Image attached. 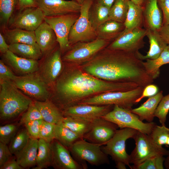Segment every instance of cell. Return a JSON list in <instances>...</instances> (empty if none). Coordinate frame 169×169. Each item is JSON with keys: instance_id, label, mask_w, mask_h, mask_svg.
Masks as SVG:
<instances>
[{"instance_id": "cell-11", "label": "cell", "mask_w": 169, "mask_h": 169, "mask_svg": "<svg viewBox=\"0 0 169 169\" xmlns=\"http://www.w3.org/2000/svg\"><path fill=\"white\" fill-rule=\"evenodd\" d=\"M35 73L21 76H16L12 81L24 94L34 100L45 101L49 98L47 84L38 74Z\"/></svg>"}, {"instance_id": "cell-6", "label": "cell", "mask_w": 169, "mask_h": 169, "mask_svg": "<svg viewBox=\"0 0 169 169\" xmlns=\"http://www.w3.org/2000/svg\"><path fill=\"white\" fill-rule=\"evenodd\" d=\"M136 146L130 155V164L137 165L151 157L167 156L169 151L157 144L150 135L138 131L134 138Z\"/></svg>"}, {"instance_id": "cell-57", "label": "cell", "mask_w": 169, "mask_h": 169, "mask_svg": "<svg viewBox=\"0 0 169 169\" xmlns=\"http://www.w3.org/2000/svg\"><path fill=\"white\" fill-rule=\"evenodd\" d=\"M135 4L143 6L145 0H130Z\"/></svg>"}, {"instance_id": "cell-58", "label": "cell", "mask_w": 169, "mask_h": 169, "mask_svg": "<svg viewBox=\"0 0 169 169\" xmlns=\"http://www.w3.org/2000/svg\"><path fill=\"white\" fill-rule=\"evenodd\" d=\"M80 4H81L84 0H74Z\"/></svg>"}, {"instance_id": "cell-39", "label": "cell", "mask_w": 169, "mask_h": 169, "mask_svg": "<svg viewBox=\"0 0 169 169\" xmlns=\"http://www.w3.org/2000/svg\"><path fill=\"white\" fill-rule=\"evenodd\" d=\"M154 141L158 145L169 146V128L165 125H156L150 134Z\"/></svg>"}, {"instance_id": "cell-23", "label": "cell", "mask_w": 169, "mask_h": 169, "mask_svg": "<svg viewBox=\"0 0 169 169\" xmlns=\"http://www.w3.org/2000/svg\"><path fill=\"white\" fill-rule=\"evenodd\" d=\"M146 36L148 38L150 44L148 51L145 55H142L139 51L136 53V54L141 60L155 59L160 55L167 44L162 38L158 31L147 30Z\"/></svg>"}, {"instance_id": "cell-51", "label": "cell", "mask_w": 169, "mask_h": 169, "mask_svg": "<svg viewBox=\"0 0 169 169\" xmlns=\"http://www.w3.org/2000/svg\"><path fill=\"white\" fill-rule=\"evenodd\" d=\"M18 10H21L28 7H37V0H18Z\"/></svg>"}, {"instance_id": "cell-47", "label": "cell", "mask_w": 169, "mask_h": 169, "mask_svg": "<svg viewBox=\"0 0 169 169\" xmlns=\"http://www.w3.org/2000/svg\"><path fill=\"white\" fill-rule=\"evenodd\" d=\"M16 76L11 70L5 64L3 61L0 60V81L6 80L13 81Z\"/></svg>"}, {"instance_id": "cell-5", "label": "cell", "mask_w": 169, "mask_h": 169, "mask_svg": "<svg viewBox=\"0 0 169 169\" xmlns=\"http://www.w3.org/2000/svg\"><path fill=\"white\" fill-rule=\"evenodd\" d=\"M101 146L82 138L75 142L68 149L73 158L81 164L84 169H86L88 168L86 162L96 166L110 164L108 155L102 151Z\"/></svg>"}, {"instance_id": "cell-13", "label": "cell", "mask_w": 169, "mask_h": 169, "mask_svg": "<svg viewBox=\"0 0 169 169\" xmlns=\"http://www.w3.org/2000/svg\"><path fill=\"white\" fill-rule=\"evenodd\" d=\"M45 15L39 7H28L18 10L9 20L7 27L33 31L44 21Z\"/></svg>"}, {"instance_id": "cell-34", "label": "cell", "mask_w": 169, "mask_h": 169, "mask_svg": "<svg viewBox=\"0 0 169 169\" xmlns=\"http://www.w3.org/2000/svg\"><path fill=\"white\" fill-rule=\"evenodd\" d=\"M9 50L23 58L37 60L43 55L39 46L24 43H14L9 45Z\"/></svg>"}, {"instance_id": "cell-31", "label": "cell", "mask_w": 169, "mask_h": 169, "mask_svg": "<svg viewBox=\"0 0 169 169\" xmlns=\"http://www.w3.org/2000/svg\"><path fill=\"white\" fill-rule=\"evenodd\" d=\"M145 60V62H142L143 65L148 75L155 79L159 76L161 66L169 64V45L166 46L157 58Z\"/></svg>"}, {"instance_id": "cell-38", "label": "cell", "mask_w": 169, "mask_h": 169, "mask_svg": "<svg viewBox=\"0 0 169 169\" xmlns=\"http://www.w3.org/2000/svg\"><path fill=\"white\" fill-rule=\"evenodd\" d=\"M30 137L26 128L18 131L9 143L8 147L12 154L15 156L23 149Z\"/></svg>"}, {"instance_id": "cell-28", "label": "cell", "mask_w": 169, "mask_h": 169, "mask_svg": "<svg viewBox=\"0 0 169 169\" xmlns=\"http://www.w3.org/2000/svg\"><path fill=\"white\" fill-rule=\"evenodd\" d=\"M129 8L124 23L125 28L121 33H126L143 26V7L128 0Z\"/></svg>"}, {"instance_id": "cell-20", "label": "cell", "mask_w": 169, "mask_h": 169, "mask_svg": "<svg viewBox=\"0 0 169 169\" xmlns=\"http://www.w3.org/2000/svg\"><path fill=\"white\" fill-rule=\"evenodd\" d=\"M142 6L144 28L159 31L163 25V17L158 0H145Z\"/></svg>"}, {"instance_id": "cell-35", "label": "cell", "mask_w": 169, "mask_h": 169, "mask_svg": "<svg viewBox=\"0 0 169 169\" xmlns=\"http://www.w3.org/2000/svg\"><path fill=\"white\" fill-rule=\"evenodd\" d=\"M51 155L50 143L44 140L38 139V149L37 155L36 166L33 169H43L51 166Z\"/></svg>"}, {"instance_id": "cell-42", "label": "cell", "mask_w": 169, "mask_h": 169, "mask_svg": "<svg viewBox=\"0 0 169 169\" xmlns=\"http://www.w3.org/2000/svg\"><path fill=\"white\" fill-rule=\"evenodd\" d=\"M18 126L14 124H8L0 127V142L9 144L18 131Z\"/></svg>"}, {"instance_id": "cell-33", "label": "cell", "mask_w": 169, "mask_h": 169, "mask_svg": "<svg viewBox=\"0 0 169 169\" xmlns=\"http://www.w3.org/2000/svg\"><path fill=\"white\" fill-rule=\"evenodd\" d=\"M54 139L68 149L76 141L83 138L65 126L61 121L56 124Z\"/></svg>"}, {"instance_id": "cell-55", "label": "cell", "mask_w": 169, "mask_h": 169, "mask_svg": "<svg viewBox=\"0 0 169 169\" xmlns=\"http://www.w3.org/2000/svg\"><path fill=\"white\" fill-rule=\"evenodd\" d=\"M115 167L118 169H126V165L122 162H118L115 163Z\"/></svg>"}, {"instance_id": "cell-12", "label": "cell", "mask_w": 169, "mask_h": 169, "mask_svg": "<svg viewBox=\"0 0 169 169\" xmlns=\"http://www.w3.org/2000/svg\"><path fill=\"white\" fill-rule=\"evenodd\" d=\"M79 13H73L53 16H45L44 21L54 31L61 53L71 48L69 35L72 26L79 18Z\"/></svg>"}, {"instance_id": "cell-59", "label": "cell", "mask_w": 169, "mask_h": 169, "mask_svg": "<svg viewBox=\"0 0 169 169\" xmlns=\"http://www.w3.org/2000/svg\"><path fill=\"white\" fill-rule=\"evenodd\" d=\"M159 1H162V0H159Z\"/></svg>"}, {"instance_id": "cell-10", "label": "cell", "mask_w": 169, "mask_h": 169, "mask_svg": "<svg viewBox=\"0 0 169 169\" xmlns=\"http://www.w3.org/2000/svg\"><path fill=\"white\" fill-rule=\"evenodd\" d=\"M109 43L98 38L91 41L78 42L64 55L62 60L75 64L86 63L103 49Z\"/></svg>"}, {"instance_id": "cell-26", "label": "cell", "mask_w": 169, "mask_h": 169, "mask_svg": "<svg viewBox=\"0 0 169 169\" xmlns=\"http://www.w3.org/2000/svg\"><path fill=\"white\" fill-rule=\"evenodd\" d=\"M163 91L158 92L156 95L149 97L139 107L132 109L131 111L139 117L143 121L146 120L148 122H152L156 110L163 96Z\"/></svg>"}, {"instance_id": "cell-3", "label": "cell", "mask_w": 169, "mask_h": 169, "mask_svg": "<svg viewBox=\"0 0 169 169\" xmlns=\"http://www.w3.org/2000/svg\"><path fill=\"white\" fill-rule=\"evenodd\" d=\"M0 82V119L8 120L26 111L33 101L22 92L12 80Z\"/></svg>"}, {"instance_id": "cell-49", "label": "cell", "mask_w": 169, "mask_h": 169, "mask_svg": "<svg viewBox=\"0 0 169 169\" xmlns=\"http://www.w3.org/2000/svg\"><path fill=\"white\" fill-rule=\"evenodd\" d=\"M158 2L163 13V25H169V0H158Z\"/></svg>"}, {"instance_id": "cell-14", "label": "cell", "mask_w": 169, "mask_h": 169, "mask_svg": "<svg viewBox=\"0 0 169 169\" xmlns=\"http://www.w3.org/2000/svg\"><path fill=\"white\" fill-rule=\"evenodd\" d=\"M146 33L147 30L142 27L136 28L126 33H121L107 48L136 53L144 47V38Z\"/></svg>"}, {"instance_id": "cell-17", "label": "cell", "mask_w": 169, "mask_h": 169, "mask_svg": "<svg viewBox=\"0 0 169 169\" xmlns=\"http://www.w3.org/2000/svg\"><path fill=\"white\" fill-rule=\"evenodd\" d=\"M37 7L45 16L79 13L81 5L74 0H37Z\"/></svg>"}, {"instance_id": "cell-2", "label": "cell", "mask_w": 169, "mask_h": 169, "mask_svg": "<svg viewBox=\"0 0 169 169\" xmlns=\"http://www.w3.org/2000/svg\"><path fill=\"white\" fill-rule=\"evenodd\" d=\"M139 86L132 83L113 82L102 80L76 68L66 70L55 84V102L63 110L83 100L107 92L127 91Z\"/></svg>"}, {"instance_id": "cell-25", "label": "cell", "mask_w": 169, "mask_h": 169, "mask_svg": "<svg viewBox=\"0 0 169 169\" xmlns=\"http://www.w3.org/2000/svg\"><path fill=\"white\" fill-rule=\"evenodd\" d=\"M38 142V139L30 136L26 146L15 155L18 163L24 169L36 165Z\"/></svg>"}, {"instance_id": "cell-19", "label": "cell", "mask_w": 169, "mask_h": 169, "mask_svg": "<svg viewBox=\"0 0 169 169\" xmlns=\"http://www.w3.org/2000/svg\"><path fill=\"white\" fill-rule=\"evenodd\" d=\"M51 166L56 169H84L71 156L69 149L54 139L50 143Z\"/></svg>"}, {"instance_id": "cell-29", "label": "cell", "mask_w": 169, "mask_h": 169, "mask_svg": "<svg viewBox=\"0 0 169 169\" xmlns=\"http://www.w3.org/2000/svg\"><path fill=\"white\" fill-rule=\"evenodd\" d=\"M125 28L124 23L109 19L96 30L97 38L108 41L115 39Z\"/></svg>"}, {"instance_id": "cell-44", "label": "cell", "mask_w": 169, "mask_h": 169, "mask_svg": "<svg viewBox=\"0 0 169 169\" xmlns=\"http://www.w3.org/2000/svg\"><path fill=\"white\" fill-rule=\"evenodd\" d=\"M55 124L44 120L41 126L39 139H42L50 143L54 139V129Z\"/></svg>"}, {"instance_id": "cell-30", "label": "cell", "mask_w": 169, "mask_h": 169, "mask_svg": "<svg viewBox=\"0 0 169 169\" xmlns=\"http://www.w3.org/2000/svg\"><path fill=\"white\" fill-rule=\"evenodd\" d=\"M95 119L67 116L64 117L62 121L65 126L83 138L91 129Z\"/></svg>"}, {"instance_id": "cell-1", "label": "cell", "mask_w": 169, "mask_h": 169, "mask_svg": "<svg viewBox=\"0 0 169 169\" xmlns=\"http://www.w3.org/2000/svg\"><path fill=\"white\" fill-rule=\"evenodd\" d=\"M101 51L82 66L83 71L102 80L144 88L153 82L136 53L107 48Z\"/></svg>"}, {"instance_id": "cell-4", "label": "cell", "mask_w": 169, "mask_h": 169, "mask_svg": "<svg viewBox=\"0 0 169 169\" xmlns=\"http://www.w3.org/2000/svg\"><path fill=\"white\" fill-rule=\"evenodd\" d=\"M144 87L138 86L127 91H109L100 93L86 98L78 104L96 105H117L131 110L136 104V100L141 96Z\"/></svg>"}, {"instance_id": "cell-16", "label": "cell", "mask_w": 169, "mask_h": 169, "mask_svg": "<svg viewBox=\"0 0 169 169\" xmlns=\"http://www.w3.org/2000/svg\"><path fill=\"white\" fill-rule=\"evenodd\" d=\"M61 53L59 46L44 55L38 74L47 84H51L56 81L61 73L63 66Z\"/></svg>"}, {"instance_id": "cell-50", "label": "cell", "mask_w": 169, "mask_h": 169, "mask_svg": "<svg viewBox=\"0 0 169 169\" xmlns=\"http://www.w3.org/2000/svg\"><path fill=\"white\" fill-rule=\"evenodd\" d=\"M0 169H24L18 163L16 159L12 158L1 167Z\"/></svg>"}, {"instance_id": "cell-46", "label": "cell", "mask_w": 169, "mask_h": 169, "mask_svg": "<svg viewBox=\"0 0 169 169\" xmlns=\"http://www.w3.org/2000/svg\"><path fill=\"white\" fill-rule=\"evenodd\" d=\"M12 155L7 145L0 142V167L12 158Z\"/></svg>"}, {"instance_id": "cell-27", "label": "cell", "mask_w": 169, "mask_h": 169, "mask_svg": "<svg viewBox=\"0 0 169 169\" xmlns=\"http://www.w3.org/2000/svg\"><path fill=\"white\" fill-rule=\"evenodd\" d=\"M34 102L44 121L55 124L62 121L64 117L61 110L52 101L48 99Z\"/></svg>"}, {"instance_id": "cell-54", "label": "cell", "mask_w": 169, "mask_h": 169, "mask_svg": "<svg viewBox=\"0 0 169 169\" xmlns=\"http://www.w3.org/2000/svg\"><path fill=\"white\" fill-rule=\"evenodd\" d=\"M115 0H93V1L96 2L110 8L111 7Z\"/></svg>"}, {"instance_id": "cell-41", "label": "cell", "mask_w": 169, "mask_h": 169, "mask_svg": "<svg viewBox=\"0 0 169 169\" xmlns=\"http://www.w3.org/2000/svg\"><path fill=\"white\" fill-rule=\"evenodd\" d=\"M169 111V94L163 96L156 110L155 117L159 119L161 125H165L166 117Z\"/></svg>"}, {"instance_id": "cell-7", "label": "cell", "mask_w": 169, "mask_h": 169, "mask_svg": "<svg viewBox=\"0 0 169 169\" xmlns=\"http://www.w3.org/2000/svg\"><path fill=\"white\" fill-rule=\"evenodd\" d=\"M102 118L115 124L120 129L131 128L148 135L156 125L153 122L144 123L131 110L117 105H114L113 109Z\"/></svg>"}, {"instance_id": "cell-43", "label": "cell", "mask_w": 169, "mask_h": 169, "mask_svg": "<svg viewBox=\"0 0 169 169\" xmlns=\"http://www.w3.org/2000/svg\"><path fill=\"white\" fill-rule=\"evenodd\" d=\"M41 119H43L42 115L33 101L26 111L22 114L19 124L21 125L28 122Z\"/></svg>"}, {"instance_id": "cell-40", "label": "cell", "mask_w": 169, "mask_h": 169, "mask_svg": "<svg viewBox=\"0 0 169 169\" xmlns=\"http://www.w3.org/2000/svg\"><path fill=\"white\" fill-rule=\"evenodd\" d=\"M165 159L162 156H154L137 165L131 166V169H163Z\"/></svg>"}, {"instance_id": "cell-22", "label": "cell", "mask_w": 169, "mask_h": 169, "mask_svg": "<svg viewBox=\"0 0 169 169\" xmlns=\"http://www.w3.org/2000/svg\"><path fill=\"white\" fill-rule=\"evenodd\" d=\"M2 54L4 60L18 73L25 75L35 73L39 69L37 60L19 56L9 50Z\"/></svg>"}, {"instance_id": "cell-8", "label": "cell", "mask_w": 169, "mask_h": 169, "mask_svg": "<svg viewBox=\"0 0 169 169\" xmlns=\"http://www.w3.org/2000/svg\"><path fill=\"white\" fill-rule=\"evenodd\" d=\"M138 131L129 128L117 130L105 146H101L102 151L107 155L110 156L115 163L123 162L131 169L129 162L130 155L126 151L125 143L128 139H133Z\"/></svg>"}, {"instance_id": "cell-15", "label": "cell", "mask_w": 169, "mask_h": 169, "mask_svg": "<svg viewBox=\"0 0 169 169\" xmlns=\"http://www.w3.org/2000/svg\"><path fill=\"white\" fill-rule=\"evenodd\" d=\"M118 128L111 121L102 118H96L91 129L83 138L91 143L104 145L113 137Z\"/></svg>"}, {"instance_id": "cell-21", "label": "cell", "mask_w": 169, "mask_h": 169, "mask_svg": "<svg viewBox=\"0 0 169 169\" xmlns=\"http://www.w3.org/2000/svg\"><path fill=\"white\" fill-rule=\"evenodd\" d=\"M34 33L37 43L43 55H46L56 48L58 43L55 33L44 21L35 30Z\"/></svg>"}, {"instance_id": "cell-18", "label": "cell", "mask_w": 169, "mask_h": 169, "mask_svg": "<svg viewBox=\"0 0 169 169\" xmlns=\"http://www.w3.org/2000/svg\"><path fill=\"white\" fill-rule=\"evenodd\" d=\"M114 105L78 104L66 107L62 111L64 117L93 119L102 118L113 109Z\"/></svg>"}, {"instance_id": "cell-52", "label": "cell", "mask_w": 169, "mask_h": 169, "mask_svg": "<svg viewBox=\"0 0 169 169\" xmlns=\"http://www.w3.org/2000/svg\"><path fill=\"white\" fill-rule=\"evenodd\" d=\"M158 31L163 39L169 45V25H163Z\"/></svg>"}, {"instance_id": "cell-36", "label": "cell", "mask_w": 169, "mask_h": 169, "mask_svg": "<svg viewBox=\"0 0 169 169\" xmlns=\"http://www.w3.org/2000/svg\"><path fill=\"white\" fill-rule=\"evenodd\" d=\"M18 0H0L1 29L7 27L9 20L18 9Z\"/></svg>"}, {"instance_id": "cell-37", "label": "cell", "mask_w": 169, "mask_h": 169, "mask_svg": "<svg viewBox=\"0 0 169 169\" xmlns=\"http://www.w3.org/2000/svg\"><path fill=\"white\" fill-rule=\"evenodd\" d=\"M129 0H115L110 9L109 19L124 23L128 10Z\"/></svg>"}, {"instance_id": "cell-9", "label": "cell", "mask_w": 169, "mask_h": 169, "mask_svg": "<svg viewBox=\"0 0 169 169\" xmlns=\"http://www.w3.org/2000/svg\"><path fill=\"white\" fill-rule=\"evenodd\" d=\"M93 0H84L81 4L79 18L72 26L69 35L71 46L79 42L92 41L97 38L96 31L89 20L88 13Z\"/></svg>"}, {"instance_id": "cell-53", "label": "cell", "mask_w": 169, "mask_h": 169, "mask_svg": "<svg viewBox=\"0 0 169 169\" xmlns=\"http://www.w3.org/2000/svg\"><path fill=\"white\" fill-rule=\"evenodd\" d=\"M9 50V44L6 42L3 35L0 33V52L3 54Z\"/></svg>"}, {"instance_id": "cell-48", "label": "cell", "mask_w": 169, "mask_h": 169, "mask_svg": "<svg viewBox=\"0 0 169 169\" xmlns=\"http://www.w3.org/2000/svg\"><path fill=\"white\" fill-rule=\"evenodd\" d=\"M158 91V88L156 85L152 84L147 85L144 87L141 96L136 100V103H138L144 98L156 95Z\"/></svg>"}, {"instance_id": "cell-32", "label": "cell", "mask_w": 169, "mask_h": 169, "mask_svg": "<svg viewBox=\"0 0 169 169\" xmlns=\"http://www.w3.org/2000/svg\"><path fill=\"white\" fill-rule=\"evenodd\" d=\"M110 9L105 6L93 1L89 11L88 16L92 27L96 31L100 25L109 19Z\"/></svg>"}, {"instance_id": "cell-56", "label": "cell", "mask_w": 169, "mask_h": 169, "mask_svg": "<svg viewBox=\"0 0 169 169\" xmlns=\"http://www.w3.org/2000/svg\"><path fill=\"white\" fill-rule=\"evenodd\" d=\"M164 165L166 169H169V154L165 158Z\"/></svg>"}, {"instance_id": "cell-24", "label": "cell", "mask_w": 169, "mask_h": 169, "mask_svg": "<svg viewBox=\"0 0 169 169\" xmlns=\"http://www.w3.org/2000/svg\"><path fill=\"white\" fill-rule=\"evenodd\" d=\"M1 30L2 33H1L9 45L14 43H24L38 46L36 41L34 31L8 28Z\"/></svg>"}, {"instance_id": "cell-45", "label": "cell", "mask_w": 169, "mask_h": 169, "mask_svg": "<svg viewBox=\"0 0 169 169\" xmlns=\"http://www.w3.org/2000/svg\"><path fill=\"white\" fill-rule=\"evenodd\" d=\"M44 120L43 119L37 120L26 122L24 124L31 137L39 139L40 128Z\"/></svg>"}]
</instances>
